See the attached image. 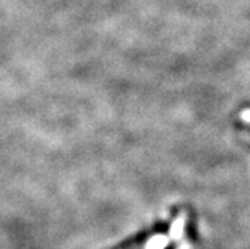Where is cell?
Listing matches in <instances>:
<instances>
[{
  "mask_svg": "<svg viewBox=\"0 0 250 249\" xmlns=\"http://www.w3.org/2000/svg\"><path fill=\"white\" fill-rule=\"evenodd\" d=\"M167 245V239L165 237H156L148 243L147 249H162Z\"/></svg>",
  "mask_w": 250,
  "mask_h": 249,
  "instance_id": "cell-1",
  "label": "cell"
}]
</instances>
